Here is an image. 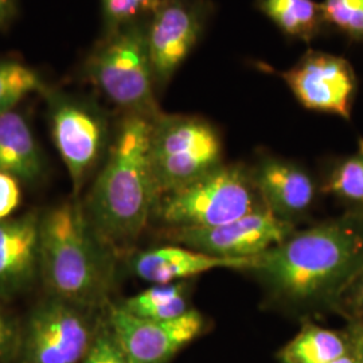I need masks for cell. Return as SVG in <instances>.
Listing matches in <instances>:
<instances>
[{
  "mask_svg": "<svg viewBox=\"0 0 363 363\" xmlns=\"http://www.w3.org/2000/svg\"><path fill=\"white\" fill-rule=\"evenodd\" d=\"M363 267V208L291 234L261 255L252 272L294 306L335 303Z\"/></svg>",
  "mask_w": 363,
  "mask_h": 363,
  "instance_id": "obj_1",
  "label": "cell"
},
{
  "mask_svg": "<svg viewBox=\"0 0 363 363\" xmlns=\"http://www.w3.org/2000/svg\"><path fill=\"white\" fill-rule=\"evenodd\" d=\"M154 120L124 116L84 206L93 230L115 255L138 241L159 202L151 163Z\"/></svg>",
  "mask_w": 363,
  "mask_h": 363,
  "instance_id": "obj_2",
  "label": "cell"
},
{
  "mask_svg": "<svg viewBox=\"0 0 363 363\" xmlns=\"http://www.w3.org/2000/svg\"><path fill=\"white\" fill-rule=\"evenodd\" d=\"M115 252L93 230L74 201L39 220V272L52 296L82 310L104 304L115 276Z\"/></svg>",
  "mask_w": 363,
  "mask_h": 363,
  "instance_id": "obj_3",
  "label": "cell"
},
{
  "mask_svg": "<svg viewBox=\"0 0 363 363\" xmlns=\"http://www.w3.org/2000/svg\"><path fill=\"white\" fill-rule=\"evenodd\" d=\"M88 77L105 97L125 115L156 118V81L145 25L140 22L108 31L88 61Z\"/></svg>",
  "mask_w": 363,
  "mask_h": 363,
  "instance_id": "obj_4",
  "label": "cell"
},
{
  "mask_svg": "<svg viewBox=\"0 0 363 363\" xmlns=\"http://www.w3.org/2000/svg\"><path fill=\"white\" fill-rule=\"evenodd\" d=\"M265 206L252 171L220 164L202 178L163 195L156 213L171 229L214 228Z\"/></svg>",
  "mask_w": 363,
  "mask_h": 363,
  "instance_id": "obj_5",
  "label": "cell"
},
{
  "mask_svg": "<svg viewBox=\"0 0 363 363\" xmlns=\"http://www.w3.org/2000/svg\"><path fill=\"white\" fill-rule=\"evenodd\" d=\"M151 163L160 199L223 164L220 135L203 118L160 113L152 123Z\"/></svg>",
  "mask_w": 363,
  "mask_h": 363,
  "instance_id": "obj_6",
  "label": "cell"
},
{
  "mask_svg": "<svg viewBox=\"0 0 363 363\" xmlns=\"http://www.w3.org/2000/svg\"><path fill=\"white\" fill-rule=\"evenodd\" d=\"M94 335L86 310L52 296L28 315L18 358L22 363H82Z\"/></svg>",
  "mask_w": 363,
  "mask_h": 363,
  "instance_id": "obj_7",
  "label": "cell"
},
{
  "mask_svg": "<svg viewBox=\"0 0 363 363\" xmlns=\"http://www.w3.org/2000/svg\"><path fill=\"white\" fill-rule=\"evenodd\" d=\"M205 0H160L145 25L157 89L166 86L194 50L208 22Z\"/></svg>",
  "mask_w": 363,
  "mask_h": 363,
  "instance_id": "obj_8",
  "label": "cell"
},
{
  "mask_svg": "<svg viewBox=\"0 0 363 363\" xmlns=\"http://www.w3.org/2000/svg\"><path fill=\"white\" fill-rule=\"evenodd\" d=\"M292 223L267 206L214 228L172 229L169 237L184 247L225 259H256L294 233Z\"/></svg>",
  "mask_w": 363,
  "mask_h": 363,
  "instance_id": "obj_9",
  "label": "cell"
},
{
  "mask_svg": "<svg viewBox=\"0 0 363 363\" xmlns=\"http://www.w3.org/2000/svg\"><path fill=\"white\" fill-rule=\"evenodd\" d=\"M106 323L130 363H169L179 351L199 337L203 316L190 310L172 320H147L112 306Z\"/></svg>",
  "mask_w": 363,
  "mask_h": 363,
  "instance_id": "obj_10",
  "label": "cell"
},
{
  "mask_svg": "<svg viewBox=\"0 0 363 363\" xmlns=\"http://www.w3.org/2000/svg\"><path fill=\"white\" fill-rule=\"evenodd\" d=\"M286 81L304 108L350 120L358 91V78L350 62L328 52L310 50L286 72H276Z\"/></svg>",
  "mask_w": 363,
  "mask_h": 363,
  "instance_id": "obj_11",
  "label": "cell"
},
{
  "mask_svg": "<svg viewBox=\"0 0 363 363\" xmlns=\"http://www.w3.org/2000/svg\"><path fill=\"white\" fill-rule=\"evenodd\" d=\"M50 118L52 140L78 193L103 152L104 118L89 105L65 97L54 99Z\"/></svg>",
  "mask_w": 363,
  "mask_h": 363,
  "instance_id": "obj_12",
  "label": "cell"
},
{
  "mask_svg": "<svg viewBox=\"0 0 363 363\" xmlns=\"http://www.w3.org/2000/svg\"><path fill=\"white\" fill-rule=\"evenodd\" d=\"M256 259L217 257L187 247H160L138 253L130 267L139 279L155 286L184 281L218 268L252 271Z\"/></svg>",
  "mask_w": 363,
  "mask_h": 363,
  "instance_id": "obj_13",
  "label": "cell"
},
{
  "mask_svg": "<svg viewBox=\"0 0 363 363\" xmlns=\"http://www.w3.org/2000/svg\"><path fill=\"white\" fill-rule=\"evenodd\" d=\"M252 177L264 205L279 218L291 222L311 208L315 182L298 164L267 157L259 162Z\"/></svg>",
  "mask_w": 363,
  "mask_h": 363,
  "instance_id": "obj_14",
  "label": "cell"
},
{
  "mask_svg": "<svg viewBox=\"0 0 363 363\" xmlns=\"http://www.w3.org/2000/svg\"><path fill=\"white\" fill-rule=\"evenodd\" d=\"M39 217L0 220V295L30 286L39 271Z\"/></svg>",
  "mask_w": 363,
  "mask_h": 363,
  "instance_id": "obj_15",
  "label": "cell"
},
{
  "mask_svg": "<svg viewBox=\"0 0 363 363\" xmlns=\"http://www.w3.org/2000/svg\"><path fill=\"white\" fill-rule=\"evenodd\" d=\"M0 171L28 183L43 171L37 140L25 117L15 111L0 115Z\"/></svg>",
  "mask_w": 363,
  "mask_h": 363,
  "instance_id": "obj_16",
  "label": "cell"
},
{
  "mask_svg": "<svg viewBox=\"0 0 363 363\" xmlns=\"http://www.w3.org/2000/svg\"><path fill=\"white\" fill-rule=\"evenodd\" d=\"M256 4L289 38L310 43L330 28L322 3L313 0H256Z\"/></svg>",
  "mask_w": 363,
  "mask_h": 363,
  "instance_id": "obj_17",
  "label": "cell"
},
{
  "mask_svg": "<svg viewBox=\"0 0 363 363\" xmlns=\"http://www.w3.org/2000/svg\"><path fill=\"white\" fill-rule=\"evenodd\" d=\"M352 352L349 334L306 325L283 350L281 363H328Z\"/></svg>",
  "mask_w": 363,
  "mask_h": 363,
  "instance_id": "obj_18",
  "label": "cell"
},
{
  "mask_svg": "<svg viewBox=\"0 0 363 363\" xmlns=\"http://www.w3.org/2000/svg\"><path fill=\"white\" fill-rule=\"evenodd\" d=\"M125 311L147 320H172L190 311L189 288L183 281L155 284L120 304Z\"/></svg>",
  "mask_w": 363,
  "mask_h": 363,
  "instance_id": "obj_19",
  "label": "cell"
},
{
  "mask_svg": "<svg viewBox=\"0 0 363 363\" xmlns=\"http://www.w3.org/2000/svg\"><path fill=\"white\" fill-rule=\"evenodd\" d=\"M38 74L19 62L0 60V115L13 111L27 94L42 91Z\"/></svg>",
  "mask_w": 363,
  "mask_h": 363,
  "instance_id": "obj_20",
  "label": "cell"
},
{
  "mask_svg": "<svg viewBox=\"0 0 363 363\" xmlns=\"http://www.w3.org/2000/svg\"><path fill=\"white\" fill-rule=\"evenodd\" d=\"M323 191L363 208V150L337 164Z\"/></svg>",
  "mask_w": 363,
  "mask_h": 363,
  "instance_id": "obj_21",
  "label": "cell"
},
{
  "mask_svg": "<svg viewBox=\"0 0 363 363\" xmlns=\"http://www.w3.org/2000/svg\"><path fill=\"white\" fill-rule=\"evenodd\" d=\"M325 22L354 42H363V0H325Z\"/></svg>",
  "mask_w": 363,
  "mask_h": 363,
  "instance_id": "obj_22",
  "label": "cell"
},
{
  "mask_svg": "<svg viewBox=\"0 0 363 363\" xmlns=\"http://www.w3.org/2000/svg\"><path fill=\"white\" fill-rule=\"evenodd\" d=\"M160 0H101L108 31L136 23L144 15L154 13Z\"/></svg>",
  "mask_w": 363,
  "mask_h": 363,
  "instance_id": "obj_23",
  "label": "cell"
},
{
  "mask_svg": "<svg viewBox=\"0 0 363 363\" xmlns=\"http://www.w3.org/2000/svg\"><path fill=\"white\" fill-rule=\"evenodd\" d=\"M337 304L350 315L354 322L363 320V267L342 292Z\"/></svg>",
  "mask_w": 363,
  "mask_h": 363,
  "instance_id": "obj_24",
  "label": "cell"
},
{
  "mask_svg": "<svg viewBox=\"0 0 363 363\" xmlns=\"http://www.w3.org/2000/svg\"><path fill=\"white\" fill-rule=\"evenodd\" d=\"M21 330L13 319L0 308V362H10L18 357Z\"/></svg>",
  "mask_w": 363,
  "mask_h": 363,
  "instance_id": "obj_25",
  "label": "cell"
},
{
  "mask_svg": "<svg viewBox=\"0 0 363 363\" xmlns=\"http://www.w3.org/2000/svg\"><path fill=\"white\" fill-rule=\"evenodd\" d=\"M21 190L18 179L0 171V220H7L18 208Z\"/></svg>",
  "mask_w": 363,
  "mask_h": 363,
  "instance_id": "obj_26",
  "label": "cell"
},
{
  "mask_svg": "<svg viewBox=\"0 0 363 363\" xmlns=\"http://www.w3.org/2000/svg\"><path fill=\"white\" fill-rule=\"evenodd\" d=\"M347 334L352 345V354L355 355L358 363H363V323L354 322Z\"/></svg>",
  "mask_w": 363,
  "mask_h": 363,
  "instance_id": "obj_27",
  "label": "cell"
},
{
  "mask_svg": "<svg viewBox=\"0 0 363 363\" xmlns=\"http://www.w3.org/2000/svg\"><path fill=\"white\" fill-rule=\"evenodd\" d=\"M16 13V0H0V30L9 26Z\"/></svg>",
  "mask_w": 363,
  "mask_h": 363,
  "instance_id": "obj_28",
  "label": "cell"
},
{
  "mask_svg": "<svg viewBox=\"0 0 363 363\" xmlns=\"http://www.w3.org/2000/svg\"><path fill=\"white\" fill-rule=\"evenodd\" d=\"M82 363H103L101 357H100V352L97 350L94 343H91V350L86 354V357H85V359L82 361Z\"/></svg>",
  "mask_w": 363,
  "mask_h": 363,
  "instance_id": "obj_29",
  "label": "cell"
},
{
  "mask_svg": "<svg viewBox=\"0 0 363 363\" xmlns=\"http://www.w3.org/2000/svg\"><path fill=\"white\" fill-rule=\"evenodd\" d=\"M328 363H358V361H357L355 355L351 352V354L343 357V358H340V359H337V361H333V362Z\"/></svg>",
  "mask_w": 363,
  "mask_h": 363,
  "instance_id": "obj_30",
  "label": "cell"
},
{
  "mask_svg": "<svg viewBox=\"0 0 363 363\" xmlns=\"http://www.w3.org/2000/svg\"><path fill=\"white\" fill-rule=\"evenodd\" d=\"M361 323H363V320H361Z\"/></svg>",
  "mask_w": 363,
  "mask_h": 363,
  "instance_id": "obj_31",
  "label": "cell"
}]
</instances>
